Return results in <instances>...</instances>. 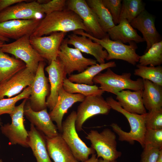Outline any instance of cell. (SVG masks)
I'll return each mask as SVG.
<instances>
[{
    "mask_svg": "<svg viewBox=\"0 0 162 162\" xmlns=\"http://www.w3.org/2000/svg\"><path fill=\"white\" fill-rule=\"evenodd\" d=\"M78 29L88 33L80 17L73 11L65 8L46 15L40 20L30 38L40 37L57 32L66 33Z\"/></svg>",
    "mask_w": 162,
    "mask_h": 162,
    "instance_id": "1",
    "label": "cell"
},
{
    "mask_svg": "<svg viewBox=\"0 0 162 162\" xmlns=\"http://www.w3.org/2000/svg\"><path fill=\"white\" fill-rule=\"evenodd\" d=\"M106 101L111 109L122 113L127 119L130 127L129 132L124 131L117 124H110L113 131L118 136V140L133 144L138 142L142 147H144V139L146 129L145 124V113L138 114L131 113L124 110L117 100L112 97L106 98Z\"/></svg>",
    "mask_w": 162,
    "mask_h": 162,
    "instance_id": "2",
    "label": "cell"
},
{
    "mask_svg": "<svg viewBox=\"0 0 162 162\" xmlns=\"http://www.w3.org/2000/svg\"><path fill=\"white\" fill-rule=\"evenodd\" d=\"M73 32L75 34L85 36L100 44L107 52L106 60L113 59L122 60L133 65H136L139 62L140 56L136 52L138 46L134 42H131L127 45L111 40L108 35L105 38L100 39L93 37L82 30L78 29Z\"/></svg>",
    "mask_w": 162,
    "mask_h": 162,
    "instance_id": "3",
    "label": "cell"
},
{
    "mask_svg": "<svg viewBox=\"0 0 162 162\" xmlns=\"http://www.w3.org/2000/svg\"><path fill=\"white\" fill-rule=\"evenodd\" d=\"M131 74L124 73L121 75L115 73L109 68L104 73H100L93 78L94 83L99 84V88L103 91L116 94L117 92L127 89L134 91L143 90V80L139 78L136 80L131 78Z\"/></svg>",
    "mask_w": 162,
    "mask_h": 162,
    "instance_id": "4",
    "label": "cell"
},
{
    "mask_svg": "<svg viewBox=\"0 0 162 162\" xmlns=\"http://www.w3.org/2000/svg\"><path fill=\"white\" fill-rule=\"evenodd\" d=\"M76 118V112L73 111L62 122L61 134L76 159L82 162L95 152L91 147H88L78 136L75 125Z\"/></svg>",
    "mask_w": 162,
    "mask_h": 162,
    "instance_id": "5",
    "label": "cell"
},
{
    "mask_svg": "<svg viewBox=\"0 0 162 162\" xmlns=\"http://www.w3.org/2000/svg\"><path fill=\"white\" fill-rule=\"evenodd\" d=\"M86 138L90 141L91 147L96 152L98 158L116 160L121 156V152L117 150L116 133L109 128H105L100 133L92 130Z\"/></svg>",
    "mask_w": 162,
    "mask_h": 162,
    "instance_id": "6",
    "label": "cell"
},
{
    "mask_svg": "<svg viewBox=\"0 0 162 162\" xmlns=\"http://www.w3.org/2000/svg\"><path fill=\"white\" fill-rule=\"evenodd\" d=\"M30 36L26 35L12 43L4 44L0 49L2 52L11 54L23 61L26 68L35 74L39 63L44 59L32 46Z\"/></svg>",
    "mask_w": 162,
    "mask_h": 162,
    "instance_id": "7",
    "label": "cell"
},
{
    "mask_svg": "<svg viewBox=\"0 0 162 162\" xmlns=\"http://www.w3.org/2000/svg\"><path fill=\"white\" fill-rule=\"evenodd\" d=\"M25 99L18 106H16L10 115L11 123H7L0 126L2 133L8 140L10 145H19L29 147L28 144V135L24 123V109L27 101Z\"/></svg>",
    "mask_w": 162,
    "mask_h": 162,
    "instance_id": "8",
    "label": "cell"
},
{
    "mask_svg": "<svg viewBox=\"0 0 162 162\" xmlns=\"http://www.w3.org/2000/svg\"><path fill=\"white\" fill-rule=\"evenodd\" d=\"M78 106L76 112L75 127L76 131L82 130V126L88 118L99 114L107 115L111 108L102 95L86 97Z\"/></svg>",
    "mask_w": 162,
    "mask_h": 162,
    "instance_id": "9",
    "label": "cell"
},
{
    "mask_svg": "<svg viewBox=\"0 0 162 162\" xmlns=\"http://www.w3.org/2000/svg\"><path fill=\"white\" fill-rule=\"evenodd\" d=\"M58 58L69 76L74 71L80 73L89 66L97 64L96 60L84 57L78 49L69 47L67 38L64 39L61 44L58 52Z\"/></svg>",
    "mask_w": 162,
    "mask_h": 162,
    "instance_id": "10",
    "label": "cell"
},
{
    "mask_svg": "<svg viewBox=\"0 0 162 162\" xmlns=\"http://www.w3.org/2000/svg\"><path fill=\"white\" fill-rule=\"evenodd\" d=\"M17 3L0 12V23L9 20H40L44 14L41 4L37 1Z\"/></svg>",
    "mask_w": 162,
    "mask_h": 162,
    "instance_id": "11",
    "label": "cell"
},
{
    "mask_svg": "<svg viewBox=\"0 0 162 162\" xmlns=\"http://www.w3.org/2000/svg\"><path fill=\"white\" fill-rule=\"evenodd\" d=\"M67 8L76 14L82 19L88 30V33L98 39L108 35L99 25L94 12L85 0H70L67 1Z\"/></svg>",
    "mask_w": 162,
    "mask_h": 162,
    "instance_id": "12",
    "label": "cell"
},
{
    "mask_svg": "<svg viewBox=\"0 0 162 162\" xmlns=\"http://www.w3.org/2000/svg\"><path fill=\"white\" fill-rule=\"evenodd\" d=\"M46 63L40 62L31 85L32 92L29 102L32 109L38 111L47 108L46 98L49 91L48 79L45 76Z\"/></svg>",
    "mask_w": 162,
    "mask_h": 162,
    "instance_id": "13",
    "label": "cell"
},
{
    "mask_svg": "<svg viewBox=\"0 0 162 162\" xmlns=\"http://www.w3.org/2000/svg\"><path fill=\"white\" fill-rule=\"evenodd\" d=\"M66 34L64 32H55L47 36L30 38L29 41L33 48L50 64L57 58L60 46Z\"/></svg>",
    "mask_w": 162,
    "mask_h": 162,
    "instance_id": "14",
    "label": "cell"
},
{
    "mask_svg": "<svg viewBox=\"0 0 162 162\" xmlns=\"http://www.w3.org/2000/svg\"><path fill=\"white\" fill-rule=\"evenodd\" d=\"M47 73L50 84V93L46 100L47 107L51 111L57 101L59 90L63 87L64 80L67 74L64 67L58 57L52 61L45 68Z\"/></svg>",
    "mask_w": 162,
    "mask_h": 162,
    "instance_id": "15",
    "label": "cell"
},
{
    "mask_svg": "<svg viewBox=\"0 0 162 162\" xmlns=\"http://www.w3.org/2000/svg\"><path fill=\"white\" fill-rule=\"evenodd\" d=\"M35 74L26 67L0 82V99L5 96L10 98L20 94L25 88L31 85Z\"/></svg>",
    "mask_w": 162,
    "mask_h": 162,
    "instance_id": "16",
    "label": "cell"
},
{
    "mask_svg": "<svg viewBox=\"0 0 162 162\" xmlns=\"http://www.w3.org/2000/svg\"><path fill=\"white\" fill-rule=\"evenodd\" d=\"M155 20L154 16L145 10L130 23L133 28L141 33L142 38L146 42L144 53L154 44L162 40L161 35L155 26Z\"/></svg>",
    "mask_w": 162,
    "mask_h": 162,
    "instance_id": "17",
    "label": "cell"
},
{
    "mask_svg": "<svg viewBox=\"0 0 162 162\" xmlns=\"http://www.w3.org/2000/svg\"><path fill=\"white\" fill-rule=\"evenodd\" d=\"M24 114L35 128L47 138H52L59 133L56 125L52 120L47 108L35 111L31 108L29 102H26Z\"/></svg>",
    "mask_w": 162,
    "mask_h": 162,
    "instance_id": "18",
    "label": "cell"
},
{
    "mask_svg": "<svg viewBox=\"0 0 162 162\" xmlns=\"http://www.w3.org/2000/svg\"><path fill=\"white\" fill-rule=\"evenodd\" d=\"M41 20H14L1 23L0 36L16 40L26 35L30 36Z\"/></svg>",
    "mask_w": 162,
    "mask_h": 162,
    "instance_id": "19",
    "label": "cell"
},
{
    "mask_svg": "<svg viewBox=\"0 0 162 162\" xmlns=\"http://www.w3.org/2000/svg\"><path fill=\"white\" fill-rule=\"evenodd\" d=\"M85 96L80 94H72L68 93L62 87L59 90L57 102L54 108L49 113L52 121L55 122L60 132L62 131V119L68 109L74 104L82 102Z\"/></svg>",
    "mask_w": 162,
    "mask_h": 162,
    "instance_id": "20",
    "label": "cell"
},
{
    "mask_svg": "<svg viewBox=\"0 0 162 162\" xmlns=\"http://www.w3.org/2000/svg\"><path fill=\"white\" fill-rule=\"evenodd\" d=\"M67 39L68 45H73L81 52L93 56L99 64L105 63L107 52L98 43L85 36L74 33L68 35Z\"/></svg>",
    "mask_w": 162,
    "mask_h": 162,
    "instance_id": "21",
    "label": "cell"
},
{
    "mask_svg": "<svg viewBox=\"0 0 162 162\" xmlns=\"http://www.w3.org/2000/svg\"><path fill=\"white\" fill-rule=\"evenodd\" d=\"M45 138L49 155L54 162H78L61 134L52 138Z\"/></svg>",
    "mask_w": 162,
    "mask_h": 162,
    "instance_id": "22",
    "label": "cell"
},
{
    "mask_svg": "<svg viewBox=\"0 0 162 162\" xmlns=\"http://www.w3.org/2000/svg\"><path fill=\"white\" fill-rule=\"evenodd\" d=\"M142 93L143 90L132 92L127 90H122L115 95L117 101L125 111L131 113L143 114L147 112L143 103Z\"/></svg>",
    "mask_w": 162,
    "mask_h": 162,
    "instance_id": "23",
    "label": "cell"
},
{
    "mask_svg": "<svg viewBox=\"0 0 162 162\" xmlns=\"http://www.w3.org/2000/svg\"><path fill=\"white\" fill-rule=\"evenodd\" d=\"M107 33L110 39L125 44L134 42L136 44L144 40L125 19L120 20L118 24L110 29Z\"/></svg>",
    "mask_w": 162,
    "mask_h": 162,
    "instance_id": "24",
    "label": "cell"
},
{
    "mask_svg": "<svg viewBox=\"0 0 162 162\" xmlns=\"http://www.w3.org/2000/svg\"><path fill=\"white\" fill-rule=\"evenodd\" d=\"M28 133V144L37 162H52L47 151L45 136L31 124Z\"/></svg>",
    "mask_w": 162,
    "mask_h": 162,
    "instance_id": "25",
    "label": "cell"
},
{
    "mask_svg": "<svg viewBox=\"0 0 162 162\" xmlns=\"http://www.w3.org/2000/svg\"><path fill=\"white\" fill-rule=\"evenodd\" d=\"M142 100L146 110L150 111L162 109V86L143 79Z\"/></svg>",
    "mask_w": 162,
    "mask_h": 162,
    "instance_id": "26",
    "label": "cell"
},
{
    "mask_svg": "<svg viewBox=\"0 0 162 162\" xmlns=\"http://www.w3.org/2000/svg\"><path fill=\"white\" fill-rule=\"evenodd\" d=\"M116 66V63L114 61L101 64H97L89 66L82 72L70 75L68 79L73 82L92 86L94 84L93 79L95 76L104 70L115 67Z\"/></svg>",
    "mask_w": 162,
    "mask_h": 162,
    "instance_id": "27",
    "label": "cell"
},
{
    "mask_svg": "<svg viewBox=\"0 0 162 162\" xmlns=\"http://www.w3.org/2000/svg\"><path fill=\"white\" fill-rule=\"evenodd\" d=\"M26 67L23 61L10 56L2 52L0 47V82L7 80Z\"/></svg>",
    "mask_w": 162,
    "mask_h": 162,
    "instance_id": "28",
    "label": "cell"
},
{
    "mask_svg": "<svg viewBox=\"0 0 162 162\" xmlns=\"http://www.w3.org/2000/svg\"><path fill=\"white\" fill-rule=\"evenodd\" d=\"M86 1L94 14L101 28L107 33L115 25L111 15L103 4L102 0H86Z\"/></svg>",
    "mask_w": 162,
    "mask_h": 162,
    "instance_id": "29",
    "label": "cell"
},
{
    "mask_svg": "<svg viewBox=\"0 0 162 162\" xmlns=\"http://www.w3.org/2000/svg\"><path fill=\"white\" fill-rule=\"evenodd\" d=\"M63 87L68 93L80 94L86 97L102 95L104 92L96 85L90 86L70 81L67 77L64 80Z\"/></svg>",
    "mask_w": 162,
    "mask_h": 162,
    "instance_id": "30",
    "label": "cell"
},
{
    "mask_svg": "<svg viewBox=\"0 0 162 162\" xmlns=\"http://www.w3.org/2000/svg\"><path fill=\"white\" fill-rule=\"evenodd\" d=\"M122 2L120 20L125 19L130 23L145 10V4L142 0H123Z\"/></svg>",
    "mask_w": 162,
    "mask_h": 162,
    "instance_id": "31",
    "label": "cell"
},
{
    "mask_svg": "<svg viewBox=\"0 0 162 162\" xmlns=\"http://www.w3.org/2000/svg\"><path fill=\"white\" fill-rule=\"evenodd\" d=\"M138 62L143 66H160L162 63V40L154 44L143 55L140 56Z\"/></svg>",
    "mask_w": 162,
    "mask_h": 162,
    "instance_id": "32",
    "label": "cell"
},
{
    "mask_svg": "<svg viewBox=\"0 0 162 162\" xmlns=\"http://www.w3.org/2000/svg\"><path fill=\"white\" fill-rule=\"evenodd\" d=\"M134 71V74L148 80L156 84L162 86V67L145 66L138 64Z\"/></svg>",
    "mask_w": 162,
    "mask_h": 162,
    "instance_id": "33",
    "label": "cell"
},
{
    "mask_svg": "<svg viewBox=\"0 0 162 162\" xmlns=\"http://www.w3.org/2000/svg\"><path fill=\"white\" fill-rule=\"evenodd\" d=\"M31 92V86L14 97L0 99V116L5 114L10 115L14 110L16 103L21 100L29 98Z\"/></svg>",
    "mask_w": 162,
    "mask_h": 162,
    "instance_id": "34",
    "label": "cell"
},
{
    "mask_svg": "<svg viewBox=\"0 0 162 162\" xmlns=\"http://www.w3.org/2000/svg\"><path fill=\"white\" fill-rule=\"evenodd\" d=\"M145 124L146 129H162V109L146 112Z\"/></svg>",
    "mask_w": 162,
    "mask_h": 162,
    "instance_id": "35",
    "label": "cell"
},
{
    "mask_svg": "<svg viewBox=\"0 0 162 162\" xmlns=\"http://www.w3.org/2000/svg\"><path fill=\"white\" fill-rule=\"evenodd\" d=\"M144 142V147L148 146L162 149V129H146Z\"/></svg>",
    "mask_w": 162,
    "mask_h": 162,
    "instance_id": "36",
    "label": "cell"
},
{
    "mask_svg": "<svg viewBox=\"0 0 162 162\" xmlns=\"http://www.w3.org/2000/svg\"><path fill=\"white\" fill-rule=\"evenodd\" d=\"M103 4L108 10L112 16L113 22L116 25L120 21L122 9L121 0H102Z\"/></svg>",
    "mask_w": 162,
    "mask_h": 162,
    "instance_id": "37",
    "label": "cell"
},
{
    "mask_svg": "<svg viewBox=\"0 0 162 162\" xmlns=\"http://www.w3.org/2000/svg\"><path fill=\"white\" fill-rule=\"evenodd\" d=\"M140 162H157L162 149L145 146Z\"/></svg>",
    "mask_w": 162,
    "mask_h": 162,
    "instance_id": "38",
    "label": "cell"
},
{
    "mask_svg": "<svg viewBox=\"0 0 162 162\" xmlns=\"http://www.w3.org/2000/svg\"><path fill=\"white\" fill-rule=\"evenodd\" d=\"M67 3V1L65 0H52L41 4L43 13L47 15L54 12L64 10Z\"/></svg>",
    "mask_w": 162,
    "mask_h": 162,
    "instance_id": "39",
    "label": "cell"
},
{
    "mask_svg": "<svg viewBox=\"0 0 162 162\" xmlns=\"http://www.w3.org/2000/svg\"><path fill=\"white\" fill-rule=\"evenodd\" d=\"M26 1V0H0V12L11 6Z\"/></svg>",
    "mask_w": 162,
    "mask_h": 162,
    "instance_id": "40",
    "label": "cell"
},
{
    "mask_svg": "<svg viewBox=\"0 0 162 162\" xmlns=\"http://www.w3.org/2000/svg\"><path fill=\"white\" fill-rule=\"evenodd\" d=\"M98 158L95 153L92 155L91 158L87 160L82 162H98Z\"/></svg>",
    "mask_w": 162,
    "mask_h": 162,
    "instance_id": "41",
    "label": "cell"
},
{
    "mask_svg": "<svg viewBox=\"0 0 162 162\" xmlns=\"http://www.w3.org/2000/svg\"><path fill=\"white\" fill-rule=\"evenodd\" d=\"M98 162H117L116 160H108L103 159L100 158L98 159Z\"/></svg>",
    "mask_w": 162,
    "mask_h": 162,
    "instance_id": "42",
    "label": "cell"
},
{
    "mask_svg": "<svg viewBox=\"0 0 162 162\" xmlns=\"http://www.w3.org/2000/svg\"><path fill=\"white\" fill-rule=\"evenodd\" d=\"M0 41H2L4 42L5 41H9V39L0 36Z\"/></svg>",
    "mask_w": 162,
    "mask_h": 162,
    "instance_id": "43",
    "label": "cell"
},
{
    "mask_svg": "<svg viewBox=\"0 0 162 162\" xmlns=\"http://www.w3.org/2000/svg\"><path fill=\"white\" fill-rule=\"evenodd\" d=\"M157 162H162V151L160 152V155Z\"/></svg>",
    "mask_w": 162,
    "mask_h": 162,
    "instance_id": "44",
    "label": "cell"
},
{
    "mask_svg": "<svg viewBox=\"0 0 162 162\" xmlns=\"http://www.w3.org/2000/svg\"><path fill=\"white\" fill-rule=\"evenodd\" d=\"M4 42L0 41V47H2V46L4 44Z\"/></svg>",
    "mask_w": 162,
    "mask_h": 162,
    "instance_id": "45",
    "label": "cell"
},
{
    "mask_svg": "<svg viewBox=\"0 0 162 162\" xmlns=\"http://www.w3.org/2000/svg\"><path fill=\"white\" fill-rule=\"evenodd\" d=\"M0 162H3L2 159H0Z\"/></svg>",
    "mask_w": 162,
    "mask_h": 162,
    "instance_id": "46",
    "label": "cell"
},
{
    "mask_svg": "<svg viewBox=\"0 0 162 162\" xmlns=\"http://www.w3.org/2000/svg\"><path fill=\"white\" fill-rule=\"evenodd\" d=\"M2 124H1V122H0V126H1V125H2Z\"/></svg>",
    "mask_w": 162,
    "mask_h": 162,
    "instance_id": "47",
    "label": "cell"
}]
</instances>
